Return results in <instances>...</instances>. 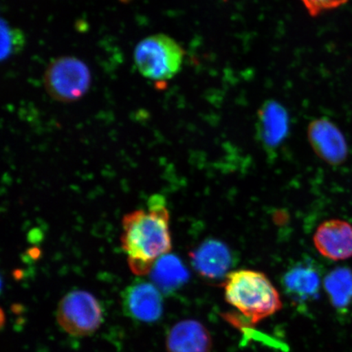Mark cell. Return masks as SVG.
Here are the masks:
<instances>
[{
    "label": "cell",
    "instance_id": "6da1fadb",
    "mask_svg": "<svg viewBox=\"0 0 352 352\" xmlns=\"http://www.w3.org/2000/svg\"><path fill=\"white\" fill-rule=\"evenodd\" d=\"M121 243L130 270L144 276L173 248L170 214L160 197H153L147 210L127 214L122 219Z\"/></svg>",
    "mask_w": 352,
    "mask_h": 352
},
{
    "label": "cell",
    "instance_id": "2e32d148",
    "mask_svg": "<svg viewBox=\"0 0 352 352\" xmlns=\"http://www.w3.org/2000/svg\"><path fill=\"white\" fill-rule=\"evenodd\" d=\"M300 1L311 16H318L344 6L349 0H300Z\"/></svg>",
    "mask_w": 352,
    "mask_h": 352
},
{
    "label": "cell",
    "instance_id": "4fadbf2b",
    "mask_svg": "<svg viewBox=\"0 0 352 352\" xmlns=\"http://www.w3.org/2000/svg\"><path fill=\"white\" fill-rule=\"evenodd\" d=\"M151 278L158 289L170 293L186 283L188 272L178 257L166 254L154 264Z\"/></svg>",
    "mask_w": 352,
    "mask_h": 352
},
{
    "label": "cell",
    "instance_id": "7c38bea8",
    "mask_svg": "<svg viewBox=\"0 0 352 352\" xmlns=\"http://www.w3.org/2000/svg\"><path fill=\"white\" fill-rule=\"evenodd\" d=\"M285 292L293 300L303 302L312 300L319 293L320 275L308 264H298L290 268L283 277Z\"/></svg>",
    "mask_w": 352,
    "mask_h": 352
},
{
    "label": "cell",
    "instance_id": "277c9868",
    "mask_svg": "<svg viewBox=\"0 0 352 352\" xmlns=\"http://www.w3.org/2000/svg\"><path fill=\"white\" fill-rule=\"evenodd\" d=\"M44 85L51 98L73 102L85 96L91 85V73L82 60L72 56L56 59L44 74Z\"/></svg>",
    "mask_w": 352,
    "mask_h": 352
},
{
    "label": "cell",
    "instance_id": "5b68a950",
    "mask_svg": "<svg viewBox=\"0 0 352 352\" xmlns=\"http://www.w3.org/2000/svg\"><path fill=\"white\" fill-rule=\"evenodd\" d=\"M56 320L70 336L87 337L100 328L103 321V311L94 294L74 290L61 298L57 307Z\"/></svg>",
    "mask_w": 352,
    "mask_h": 352
},
{
    "label": "cell",
    "instance_id": "7a4b0ae2",
    "mask_svg": "<svg viewBox=\"0 0 352 352\" xmlns=\"http://www.w3.org/2000/svg\"><path fill=\"white\" fill-rule=\"evenodd\" d=\"M224 296L255 324L280 311L283 302L275 286L261 272L241 270L227 275L223 284Z\"/></svg>",
    "mask_w": 352,
    "mask_h": 352
},
{
    "label": "cell",
    "instance_id": "30bf717a",
    "mask_svg": "<svg viewBox=\"0 0 352 352\" xmlns=\"http://www.w3.org/2000/svg\"><path fill=\"white\" fill-rule=\"evenodd\" d=\"M167 352H210L212 340L199 321L184 320L170 329L166 337Z\"/></svg>",
    "mask_w": 352,
    "mask_h": 352
},
{
    "label": "cell",
    "instance_id": "8fae6325",
    "mask_svg": "<svg viewBox=\"0 0 352 352\" xmlns=\"http://www.w3.org/2000/svg\"><path fill=\"white\" fill-rule=\"evenodd\" d=\"M193 266L198 274L211 280L221 278L232 262L227 245L217 240H209L191 253Z\"/></svg>",
    "mask_w": 352,
    "mask_h": 352
},
{
    "label": "cell",
    "instance_id": "9c48e42d",
    "mask_svg": "<svg viewBox=\"0 0 352 352\" xmlns=\"http://www.w3.org/2000/svg\"><path fill=\"white\" fill-rule=\"evenodd\" d=\"M257 130L264 146L278 147L287 138L289 131L287 109L275 100L264 101L257 113Z\"/></svg>",
    "mask_w": 352,
    "mask_h": 352
},
{
    "label": "cell",
    "instance_id": "3957f363",
    "mask_svg": "<svg viewBox=\"0 0 352 352\" xmlns=\"http://www.w3.org/2000/svg\"><path fill=\"white\" fill-rule=\"evenodd\" d=\"M184 56L179 44L164 34L144 38L134 52L135 63L140 74L155 81L175 76L182 67Z\"/></svg>",
    "mask_w": 352,
    "mask_h": 352
},
{
    "label": "cell",
    "instance_id": "8992f818",
    "mask_svg": "<svg viewBox=\"0 0 352 352\" xmlns=\"http://www.w3.org/2000/svg\"><path fill=\"white\" fill-rule=\"evenodd\" d=\"M122 307L129 318L146 323L160 319L164 309L160 289L144 280H136L127 286L122 294Z\"/></svg>",
    "mask_w": 352,
    "mask_h": 352
},
{
    "label": "cell",
    "instance_id": "9a60e30c",
    "mask_svg": "<svg viewBox=\"0 0 352 352\" xmlns=\"http://www.w3.org/2000/svg\"><path fill=\"white\" fill-rule=\"evenodd\" d=\"M25 36L20 30L12 28L8 22L1 21V60L19 54L25 46Z\"/></svg>",
    "mask_w": 352,
    "mask_h": 352
},
{
    "label": "cell",
    "instance_id": "5bb4252c",
    "mask_svg": "<svg viewBox=\"0 0 352 352\" xmlns=\"http://www.w3.org/2000/svg\"><path fill=\"white\" fill-rule=\"evenodd\" d=\"M324 287L336 307H345L352 299V271L347 267H338L324 280Z\"/></svg>",
    "mask_w": 352,
    "mask_h": 352
},
{
    "label": "cell",
    "instance_id": "52a82bcc",
    "mask_svg": "<svg viewBox=\"0 0 352 352\" xmlns=\"http://www.w3.org/2000/svg\"><path fill=\"white\" fill-rule=\"evenodd\" d=\"M307 138L320 160L330 165H340L346 160L347 144L338 127L327 118H318L307 127Z\"/></svg>",
    "mask_w": 352,
    "mask_h": 352
},
{
    "label": "cell",
    "instance_id": "ba28073f",
    "mask_svg": "<svg viewBox=\"0 0 352 352\" xmlns=\"http://www.w3.org/2000/svg\"><path fill=\"white\" fill-rule=\"evenodd\" d=\"M316 250L331 261H345L352 257V226L341 219L321 223L314 236Z\"/></svg>",
    "mask_w": 352,
    "mask_h": 352
}]
</instances>
